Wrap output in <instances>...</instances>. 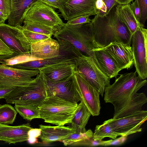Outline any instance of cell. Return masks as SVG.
Listing matches in <instances>:
<instances>
[{"instance_id": "60d3db41", "label": "cell", "mask_w": 147, "mask_h": 147, "mask_svg": "<svg viewBox=\"0 0 147 147\" xmlns=\"http://www.w3.org/2000/svg\"><path fill=\"white\" fill-rule=\"evenodd\" d=\"M41 129L39 128H32L28 132V138H37L40 135Z\"/></svg>"}, {"instance_id": "5bb4252c", "label": "cell", "mask_w": 147, "mask_h": 147, "mask_svg": "<svg viewBox=\"0 0 147 147\" xmlns=\"http://www.w3.org/2000/svg\"><path fill=\"white\" fill-rule=\"evenodd\" d=\"M147 119V111L142 110L132 115L117 119L112 118L107 121L114 131L128 136L141 131V126Z\"/></svg>"}, {"instance_id": "4fadbf2b", "label": "cell", "mask_w": 147, "mask_h": 147, "mask_svg": "<svg viewBox=\"0 0 147 147\" xmlns=\"http://www.w3.org/2000/svg\"><path fill=\"white\" fill-rule=\"evenodd\" d=\"M97 0H60L59 10L65 20L85 16L96 15Z\"/></svg>"}, {"instance_id": "d6986e66", "label": "cell", "mask_w": 147, "mask_h": 147, "mask_svg": "<svg viewBox=\"0 0 147 147\" xmlns=\"http://www.w3.org/2000/svg\"><path fill=\"white\" fill-rule=\"evenodd\" d=\"M39 69L53 81L62 82L73 75L75 71V63H59L41 67Z\"/></svg>"}, {"instance_id": "ac0fdd59", "label": "cell", "mask_w": 147, "mask_h": 147, "mask_svg": "<svg viewBox=\"0 0 147 147\" xmlns=\"http://www.w3.org/2000/svg\"><path fill=\"white\" fill-rule=\"evenodd\" d=\"M59 45L58 40L51 37L32 44L31 55L39 60L57 56L59 52Z\"/></svg>"}, {"instance_id": "f546056e", "label": "cell", "mask_w": 147, "mask_h": 147, "mask_svg": "<svg viewBox=\"0 0 147 147\" xmlns=\"http://www.w3.org/2000/svg\"><path fill=\"white\" fill-rule=\"evenodd\" d=\"M22 27L24 29L51 37L56 31L52 28L46 25L36 23H23Z\"/></svg>"}, {"instance_id": "f6af8a7d", "label": "cell", "mask_w": 147, "mask_h": 147, "mask_svg": "<svg viewBox=\"0 0 147 147\" xmlns=\"http://www.w3.org/2000/svg\"><path fill=\"white\" fill-rule=\"evenodd\" d=\"M27 141L30 144H34L37 142V138H28Z\"/></svg>"}, {"instance_id": "8fae6325", "label": "cell", "mask_w": 147, "mask_h": 147, "mask_svg": "<svg viewBox=\"0 0 147 147\" xmlns=\"http://www.w3.org/2000/svg\"><path fill=\"white\" fill-rule=\"evenodd\" d=\"M0 39L15 55L30 53L31 45L23 32L22 26L0 24Z\"/></svg>"}, {"instance_id": "f1b7e54d", "label": "cell", "mask_w": 147, "mask_h": 147, "mask_svg": "<svg viewBox=\"0 0 147 147\" xmlns=\"http://www.w3.org/2000/svg\"><path fill=\"white\" fill-rule=\"evenodd\" d=\"M14 108L24 119L29 121L40 118L38 108H35L18 104H15Z\"/></svg>"}, {"instance_id": "1f68e13d", "label": "cell", "mask_w": 147, "mask_h": 147, "mask_svg": "<svg viewBox=\"0 0 147 147\" xmlns=\"http://www.w3.org/2000/svg\"><path fill=\"white\" fill-rule=\"evenodd\" d=\"M22 30L28 41L31 45L34 42L51 37L48 36L31 31L23 28Z\"/></svg>"}, {"instance_id": "484cf974", "label": "cell", "mask_w": 147, "mask_h": 147, "mask_svg": "<svg viewBox=\"0 0 147 147\" xmlns=\"http://www.w3.org/2000/svg\"><path fill=\"white\" fill-rule=\"evenodd\" d=\"M119 136H125L114 131L106 120L101 125L96 126L92 138L95 141H99L106 137L115 139Z\"/></svg>"}, {"instance_id": "5b68a950", "label": "cell", "mask_w": 147, "mask_h": 147, "mask_svg": "<svg viewBox=\"0 0 147 147\" xmlns=\"http://www.w3.org/2000/svg\"><path fill=\"white\" fill-rule=\"evenodd\" d=\"M40 71L28 85L15 88L5 97L6 102L38 108L47 97L44 74Z\"/></svg>"}, {"instance_id": "ba28073f", "label": "cell", "mask_w": 147, "mask_h": 147, "mask_svg": "<svg viewBox=\"0 0 147 147\" xmlns=\"http://www.w3.org/2000/svg\"><path fill=\"white\" fill-rule=\"evenodd\" d=\"M36 23L51 27L56 32L64 23L53 7L39 0L33 3L26 12L23 23Z\"/></svg>"}, {"instance_id": "b9f144b4", "label": "cell", "mask_w": 147, "mask_h": 147, "mask_svg": "<svg viewBox=\"0 0 147 147\" xmlns=\"http://www.w3.org/2000/svg\"><path fill=\"white\" fill-rule=\"evenodd\" d=\"M44 3L52 7L59 9L60 0H40Z\"/></svg>"}, {"instance_id": "bcb514c9", "label": "cell", "mask_w": 147, "mask_h": 147, "mask_svg": "<svg viewBox=\"0 0 147 147\" xmlns=\"http://www.w3.org/2000/svg\"><path fill=\"white\" fill-rule=\"evenodd\" d=\"M2 125V124H0V125Z\"/></svg>"}, {"instance_id": "ee69618b", "label": "cell", "mask_w": 147, "mask_h": 147, "mask_svg": "<svg viewBox=\"0 0 147 147\" xmlns=\"http://www.w3.org/2000/svg\"><path fill=\"white\" fill-rule=\"evenodd\" d=\"M133 0H115L118 4L127 5L130 4Z\"/></svg>"}, {"instance_id": "d4e9b609", "label": "cell", "mask_w": 147, "mask_h": 147, "mask_svg": "<svg viewBox=\"0 0 147 147\" xmlns=\"http://www.w3.org/2000/svg\"><path fill=\"white\" fill-rule=\"evenodd\" d=\"M91 114L86 107L80 101L70 124L71 127L76 132L84 133L86 131L85 127Z\"/></svg>"}, {"instance_id": "ab89813d", "label": "cell", "mask_w": 147, "mask_h": 147, "mask_svg": "<svg viewBox=\"0 0 147 147\" xmlns=\"http://www.w3.org/2000/svg\"><path fill=\"white\" fill-rule=\"evenodd\" d=\"M15 88L9 87L0 85V99L5 98L6 96L10 93Z\"/></svg>"}, {"instance_id": "6da1fadb", "label": "cell", "mask_w": 147, "mask_h": 147, "mask_svg": "<svg viewBox=\"0 0 147 147\" xmlns=\"http://www.w3.org/2000/svg\"><path fill=\"white\" fill-rule=\"evenodd\" d=\"M116 5L106 15H96L91 20L94 41L97 48H104L113 42L131 44V35L119 18Z\"/></svg>"}, {"instance_id": "7bdbcfd3", "label": "cell", "mask_w": 147, "mask_h": 147, "mask_svg": "<svg viewBox=\"0 0 147 147\" xmlns=\"http://www.w3.org/2000/svg\"><path fill=\"white\" fill-rule=\"evenodd\" d=\"M8 16L4 14L0 10V24L4 23L5 21L8 19Z\"/></svg>"}, {"instance_id": "4dcf8cb0", "label": "cell", "mask_w": 147, "mask_h": 147, "mask_svg": "<svg viewBox=\"0 0 147 147\" xmlns=\"http://www.w3.org/2000/svg\"><path fill=\"white\" fill-rule=\"evenodd\" d=\"M93 134L92 131L90 129L86 130L84 133L76 132L61 142L63 143L64 146H67L92 138Z\"/></svg>"}, {"instance_id": "e0dca14e", "label": "cell", "mask_w": 147, "mask_h": 147, "mask_svg": "<svg viewBox=\"0 0 147 147\" xmlns=\"http://www.w3.org/2000/svg\"><path fill=\"white\" fill-rule=\"evenodd\" d=\"M32 128L29 123L18 126L0 125V141L9 144L27 141L28 132Z\"/></svg>"}, {"instance_id": "277c9868", "label": "cell", "mask_w": 147, "mask_h": 147, "mask_svg": "<svg viewBox=\"0 0 147 147\" xmlns=\"http://www.w3.org/2000/svg\"><path fill=\"white\" fill-rule=\"evenodd\" d=\"M78 105L51 95L47 97L38 108L40 118L45 122L64 125L71 123Z\"/></svg>"}, {"instance_id": "9a60e30c", "label": "cell", "mask_w": 147, "mask_h": 147, "mask_svg": "<svg viewBox=\"0 0 147 147\" xmlns=\"http://www.w3.org/2000/svg\"><path fill=\"white\" fill-rule=\"evenodd\" d=\"M44 76L47 97L55 95L75 104H78L80 101L73 75L65 80L60 82L53 81L44 74Z\"/></svg>"}, {"instance_id": "d6a6232c", "label": "cell", "mask_w": 147, "mask_h": 147, "mask_svg": "<svg viewBox=\"0 0 147 147\" xmlns=\"http://www.w3.org/2000/svg\"><path fill=\"white\" fill-rule=\"evenodd\" d=\"M117 4L115 0H105L101 7L97 10L96 15L100 16L106 15L113 7Z\"/></svg>"}, {"instance_id": "30bf717a", "label": "cell", "mask_w": 147, "mask_h": 147, "mask_svg": "<svg viewBox=\"0 0 147 147\" xmlns=\"http://www.w3.org/2000/svg\"><path fill=\"white\" fill-rule=\"evenodd\" d=\"M73 78L76 89L82 102L93 116L99 115L101 109L100 94L79 72L75 71Z\"/></svg>"}, {"instance_id": "8992f818", "label": "cell", "mask_w": 147, "mask_h": 147, "mask_svg": "<svg viewBox=\"0 0 147 147\" xmlns=\"http://www.w3.org/2000/svg\"><path fill=\"white\" fill-rule=\"evenodd\" d=\"M75 71L80 73L103 97L106 86L110 84V79L104 73L92 56L84 55L75 59Z\"/></svg>"}, {"instance_id": "7c38bea8", "label": "cell", "mask_w": 147, "mask_h": 147, "mask_svg": "<svg viewBox=\"0 0 147 147\" xmlns=\"http://www.w3.org/2000/svg\"><path fill=\"white\" fill-rule=\"evenodd\" d=\"M39 70H25L0 63V85L16 87L26 85L40 73Z\"/></svg>"}, {"instance_id": "9c48e42d", "label": "cell", "mask_w": 147, "mask_h": 147, "mask_svg": "<svg viewBox=\"0 0 147 147\" xmlns=\"http://www.w3.org/2000/svg\"><path fill=\"white\" fill-rule=\"evenodd\" d=\"M139 26L132 35L131 49L136 71L143 80L147 77V30Z\"/></svg>"}, {"instance_id": "4316f807", "label": "cell", "mask_w": 147, "mask_h": 147, "mask_svg": "<svg viewBox=\"0 0 147 147\" xmlns=\"http://www.w3.org/2000/svg\"><path fill=\"white\" fill-rule=\"evenodd\" d=\"M36 60L39 59L32 56L30 53L13 55H0V63L8 66Z\"/></svg>"}, {"instance_id": "ffe728a7", "label": "cell", "mask_w": 147, "mask_h": 147, "mask_svg": "<svg viewBox=\"0 0 147 147\" xmlns=\"http://www.w3.org/2000/svg\"><path fill=\"white\" fill-rule=\"evenodd\" d=\"M39 126L41 129V134L38 138L45 144L55 141L61 142L76 132L71 127L64 125L52 126L41 124Z\"/></svg>"}, {"instance_id": "3957f363", "label": "cell", "mask_w": 147, "mask_h": 147, "mask_svg": "<svg viewBox=\"0 0 147 147\" xmlns=\"http://www.w3.org/2000/svg\"><path fill=\"white\" fill-rule=\"evenodd\" d=\"M57 40L67 41L86 56H92L97 63L92 50L97 48L94 39L92 25L90 23L75 25L65 23L63 26L55 33Z\"/></svg>"}, {"instance_id": "83f0119b", "label": "cell", "mask_w": 147, "mask_h": 147, "mask_svg": "<svg viewBox=\"0 0 147 147\" xmlns=\"http://www.w3.org/2000/svg\"><path fill=\"white\" fill-rule=\"evenodd\" d=\"M15 108L9 104L0 105V124H12L17 114Z\"/></svg>"}, {"instance_id": "f35d334b", "label": "cell", "mask_w": 147, "mask_h": 147, "mask_svg": "<svg viewBox=\"0 0 147 147\" xmlns=\"http://www.w3.org/2000/svg\"><path fill=\"white\" fill-rule=\"evenodd\" d=\"M15 55L14 53L0 39V55Z\"/></svg>"}, {"instance_id": "7dc6e473", "label": "cell", "mask_w": 147, "mask_h": 147, "mask_svg": "<svg viewBox=\"0 0 147 147\" xmlns=\"http://www.w3.org/2000/svg\"><path fill=\"white\" fill-rule=\"evenodd\" d=\"M103 1H105V0H102Z\"/></svg>"}, {"instance_id": "44dd1931", "label": "cell", "mask_w": 147, "mask_h": 147, "mask_svg": "<svg viewBox=\"0 0 147 147\" xmlns=\"http://www.w3.org/2000/svg\"><path fill=\"white\" fill-rule=\"evenodd\" d=\"M98 64L104 73L110 79L115 77L122 70L113 58L102 48L92 50Z\"/></svg>"}, {"instance_id": "d590c367", "label": "cell", "mask_w": 147, "mask_h": 147, "mask_svg": "<svg viewBox=\"0 0 147 147\" xmlns=\"http://www.w3.org/2000/svg\"><path fill=\"white\" fill-rule=\"evenodd\" d=\"M127 136H121L117 138L103 141V146L120 145L123 144L127 139Z\"/></svg>"}, {"instance_id": "8d00e7d4", "label": "cell", "mask_w": 147, "mask_h": 147, "mask_svg": "<svg viewBox=\"0 0 147 147\" xmlns=\"http://www.w3.org/2000/svg\"><path fill=\"white\" fill-rule=\"evenodd\" d=\"M10 0H0V10L9 16L10 10Z\"/></svg>"}, {"instance_id": "7402d4cb", "label": "cell", "mask_w": 147, "mask_h": 147, "mask_svg": "<svg viewBox=\"0 0 147 147\" xmlns=\"http://www.w3.org/2000/svg\"><path fill=\"white\" fill-rule=\"evenodd\" d=\"M39 0H10L11 7L8 24L16 27L22 26L24 16L29 8Z\"/></svg>"}, {"instance_id": "603a6c76", "label": "cell", "mask_w": 147, "mask_h": 147, "mask_svg": "<svg viewBox=\"0 0 147 147\" xmlns=\"http://www.w3.org/2000/svg\"><path fill=\"white\" fill-rule=\"evenodd\" d=\"M147 102V97L144 93L137 92L123 108L113 115V118L119 119L136 113L142 110V107Z\"/></svg>"}, {"instance_id": "74e56055", "label": "cell", "mask_w": 147, "mask_h": 147, "mask_svg": "<svg viewBox=\"0 0 147 147\" xmlns=\"http://www.w3.org/2000/svg\"><path fill=\"white\" fill-rule=\"evenodd\" d=\"M130 8L136 20L140 23V11L136 0L129 4Z\"/></svg>"}, {"instance_id": "7a4b0ae2", "label": "cell", "mask_w": 147, "mask_h": 147, "mask_svg": "<svg viewBox=\"0 0 147 147\" xmlns=\"http://www.w3.org/2000/svg\"><path fill=\"white\" fill-rule=\"evenodd\" d=\"M137 74L135 71L120 74L113 84L105 87L104 100L113 105V115L123 108L138 91L146 84V80L142 79Z\"/></svg>"}, {"instance_id": "e575fe53", "label": "cell", "mask_w": 147, "mask_h": 147, "mask_svg": "<svg viewBox=\"0 0 147 147\" xmlns=\"http://www.w3.org/2000/svg\"><path fill=\"white\" fill-rule=\"evenodd\" d=\"M89 16H81L76 17L67 20V24L75 25L90 23L91 20Z\"/></svg>"}, {"instance_id": "2e32d148", "label": "cell", "mask_w": 147, "mask_h": 147, "mask_svg": "<svg viewBox=\"0 0 147 147\" xmlns=\"http://www.w3.org/2000/svg\"><path fill=\"white\" fill-rule=\"evenodd\" d=\"M102 48L113 58L121 70L128 69L132 66L134 61L130 45L113 42Z\"/></svg>"}, {"instance_id": "52a82bcc", "label": "cell", "mask_w": 147, "mask_h": 147, "mask_svg": "<svg viewBox=\"0 0 147 147\" xmlns=\"http://www.w3.org/2000/svg\"><path fill=\"white\" fill-rule=\"evenodd\" d=\"M59 45L58 55L55 57L41 60H36L9 66L25 70H39V69L59 63L75 62V59L83 54L69 42L58 40Z\"/></svg>"}, {"instance_id": "cb8c5ba5", "label": "cell", "mask_w": 147, "mask_h": 147, "mask_svg": "<svg viewBox=\"0 0 147 147\" xmlns=\"http://www.w3.org/2000/svg\"><path fill=\"white\" fill-rule=\"evenodd\" d=\"M129 4H117L116 7L119 18L127 28L132 36L139 26L143 25L136 20L130 8Z\"/></svg>"}, {"instance_id": "836d02e7", "label": "cell", "mask_w": 147, "mask_h": 147, "mask_svg": "<svg viewBox=\"0 0 147 147\" xmlns=\"http://www.w3.org/2000/svg\"><path fill=\"white\" fill-rule=\"evenodd\" d=\"M136 1L140 11V22L142 25L144 26L147 18V0Z\"/></svg>"}]
</instances>
